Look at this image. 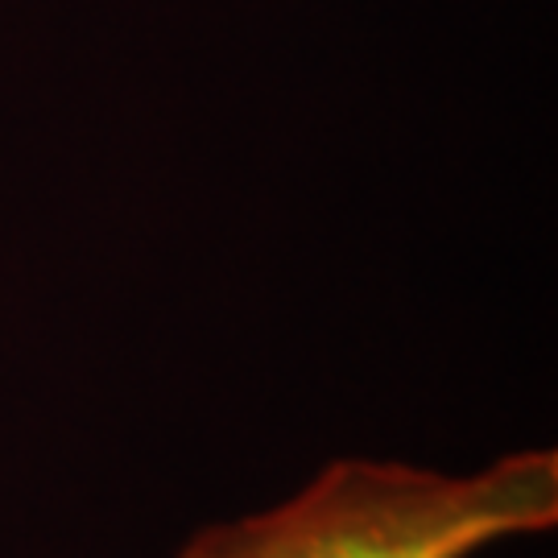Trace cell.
<instances>
[{"label": "cell", "instance_id": "6da1fadb", "mask_svg": "<svg viewBox=\"0 0 558 558\" xmlns=\"http://www.w3.org/2000/svg\"><path fill=\"white\" fill-rule=\"evenodd\" d=\"M555 525V447H518L468 472L339 456L278 505L203 525L174 558H476Z\"/></svg>", "mask_w": 558, "mask_h": 558}]
</instances>
